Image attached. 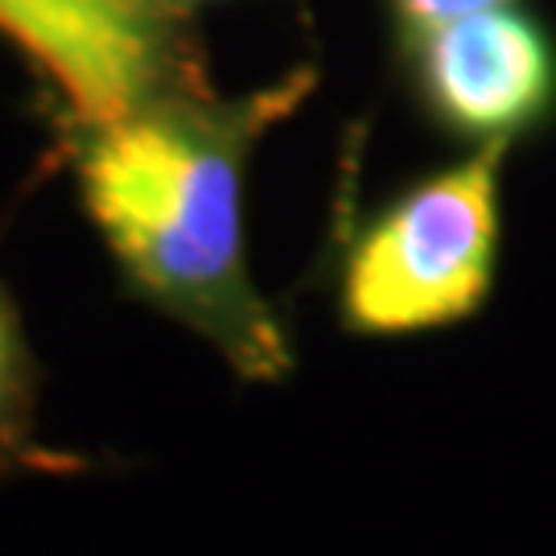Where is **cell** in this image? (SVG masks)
Masks as SVG:
<instances>
[{"mask_svg": "<svg viewBox=\"0 0 556 556\" xmlns=\"http://www.w3.org/2000/svg\"><path fill=\"white\" fill-rule=\"evenodd\" d=\"M498 4H516V0H383V13L392 21V38H400V34H417L425 25H441V21L498 9Z\"/></svg>", "mask_w": 556, "mask_h": 556, "instance_id": "obj_5", "label": "cell"}, {"mask_svg": "<svg viewBox=\"0 0 556 556\" xmlns=\"http://www.w3.org/2000/svg\"><path fill=\"white\" fill-rule=\"evenodd\" d=\"M511 144L466 149L408 178L363 215H342L326 260L342 334L396 342L478 318L503 260V165Z\"/></svg>", "mask_w": 556, "mask_h": 556, "instance_id": "obj_2", "label": "cell"}, {"mask_svg": "<svg viewBox=\"0 0 556 556\" xmlns=\"http://www.w3.org/2000/svg\"><path fill=\"white\" fill-rule=\"evenodd\" d=\"M153 4H161V9H174V13H190V17H194V9H202V4H215V0H153Z\"/></svg>", "mask_w": 556, "mask_h": 556, "instance_id": "obj_6", "label": "cell"}, {"mask_svg": "<svg viewBox=\"0 0 556 556\" xmlns=\"http://www.w3.org/2000/svg\"><path fill=\"white\" fill-rule=\"evenodd\" d=\"M0 38L59 100L79 206L124 293L215 346L243 383H285L298 351L252 280L243 186L252 149L309 100L318 66L223 96L194 17L153 0H0Z\"/></svg>", "mask_w": 556, "mask_h": 556, "instance_id": "obj_1", "label": "cell"}, {"mask_svg": "<svg viewBox=\"0 0 556 556\" xmlns=\"http://www.w3.org/2000/svg\"><path fill=\"white\" fill-rule=\"evenodd\" d=\"M417 116L450 144H528L556 128V25L523 0L392 38Z\"/></svg>", "mask_w": 556, "mask_h": 556, "instance_id": "obj_3", "label": "cell"}, {"mask_svg": "<svg viewBox=\"0 0 556 556\" xmlns=\"http://www.w3.org/2000/svg\"><path fill=\"white\" fill-rule=\"evenodd\" d=\"M38 358L21 326L17 301L0 280V482L34 475H83L79 454L46 445L38 433Z\"/></svg>", "mask_w": 556, "mask_h": 556, "instance_id": "obj_4", "label": "cell"}]
</instances>
